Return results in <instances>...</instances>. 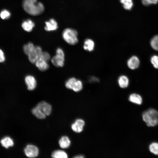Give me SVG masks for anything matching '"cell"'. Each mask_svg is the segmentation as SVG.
Listing matches in <instances>:
<instances>
[{"mask_svg": "<svg viewBox=\"0 0 158 158\" xmlns=\"http://www.w3.org/2000/svg\"><path fill=\"white\" fill-rule=\"evenodd\" d=\"M22 7L26 13L34 16L42 14L44 10L43 4L37 0H23Z\"/></svg>", "mask_w": 158, "mask_h": 158, "instance_id": "obj_1", "label": "cell"}, {"mask_svg": "<svg viewBox=\"0 0 158 158\" xmlns=\"http://www.w3.org/2000/svg\"><path fill=\"white\" fill-rule=\"evenodd\" d=\"M142 118L147 126H155L158 124V111L154 109H149L143 113Z\"/></svg>", "mask_w": 158, "mask_h": 158, "instance_id": "obj_2", "label": "cell"}, {"mask_svg": "<svg viewBox=\"0 0 158 158\" xmlns=\"http://www.w3.org/2000/svg\"><path fill=\"white\" fill-rule=\"evenodd\" d=\"M62 36L66 43L71 45H74L78 42V33L75 30L67 28L63 31Z\"/></svg>", "mask_w": 158, "mask_h": 158, "instance_id": "obj_3", "label": "cell"}, {"mask_svg": "<svg viewBox=\"0 0 158 158\" xmlns=\"http://www.w3.org/2000/svg\"><path fill=\"white\" fill-rule=\"evenodd\" d=\"M65 85L67 88L76 92L81 91L83 86V83L81 80L74 77L68 79L65 82Z\"/></svg>", "mask_w": 158, "mask_h": 158, "instance_id": "obj_4", "label": "cell"}, {"mask_svg": "<svg viewBox=\"0 0 158 158\" xmlns=\"http://www.w3.org/2000/svg\"><path fill=\"white\" fill-rule=\"evenodd\" d=\"M56 55L51 59V61L55 66L63 67L64 63L65 54L63 50L61 48H57L56 51Z\"/></svg>", "mask_w": 158, "mask_h": 158, "instance_id": "obj_5", "label": "cell"}, {"mask_svg": "<svg viewBox=\"0 0 158 158\" xmlns=\"http://www.w3.org/2000/svg\"><path fill=\"white\" fill-rule=\"evenodd\" d=\"M42 52V49L40 47L35 46L33 50L28 55L29 61L32 63H35L40 57Z\"/></svg>", "mask_w": 158, "mask_h": 158, "instance_id": "obj_6", "label": "cell"}, {"mask_svg": "<svg viewBox=\"0 0 158 158\" xmlns=\"http://www.w3.org/2000/svg\"><path fill=\"white\" fill-rule=\"evenodd\" d=\"M26 156L30 158L37 157L39 154V150L35 146L32 145H27L24 149Z\"/></svg>", "mask_w": 158, "mask_h": 158, "instance_id": "obj_7", "label": "cell"}, {"mask_svg": "<svg viewBox=\"0 0 158 158\" xmlns=\"http://www.w3.org/2000/svg\"><path fill=\"white\" fill-rule=\"evenodd\" d=\"M25 81L27 89L29 90H33L36 88L37 81L34 76L31 75H27L25 77Z\"/></svg>", "mask_w": 158, "mask_h": 158, "instance_id": "obj_8", "label": "cell"}, {"mask_svg": "<svg viewBox=\"0 0 158 158\" xmlns=\"http://www.w3.org/2000/svg\"><path fill=\"white\" fill-rule=\"evenodd\" d=\"M139 64V60L138 58L135 56H133L130 57L127 62L128 67L131 70H134L138 68Z\"/></svg>", "mask_w": 158, "mask_h": 158, "instance_id": "obj_9", "label": "cell"}, {"mask_svg": "<svg viewBox=\"0 0 158 158\" xmlns=\"http://www.w3.org/2000/svg\"><path fill=\"white\" fill-rule=\"evenodd\" d=\"M46 115L50 114L51 111V107L48 103L45 101H42L39 103L37 105Z\"/></svg>", "mask_w": 158, "mask_h": 158, "instance_id": "obj_10", "label": "cell"}, {"mask_svg": "<svg viewBox=\"0 0 158 158\" xmlns=\"http://www.w3.org/2000/svg\"><path fill=\"white\" fill-rule=\"evenodd\" d=\"M45 30L47 31H51L56 30L58 28V23L56 20L53 19H50L49 21L45 22Z\"/></svg>", "mask_w": 158, "mask_h": 158, "instance_id": "obj_11", "label": "cell"}, {"mask_svg": "<svg viewBox=\"0 0 158 158\" xmlns=\"http://www.w3.org/2000/svg\"><path fill=\"white\" fill-rule=\"evenodd\" d=\"M35 64L38 69L42 71H46L49 67L48 62L40 58H39Z\"/></svg>", "mask_w": 158, "mask_h": 158, "instance_id": "obj_12", "label": "cell"}, {"mask_svg": "<svg viewBox=\"0 0 158 158\" xmlns=\"http://www.w3.org/2000/svg\"><path fill=\"white\" fill-rule=\"evenodd\" d=\"M129 79L128 77L124 75L119 76L117 80V83L120 88H125L127 87L129 84Z\"/></svg>", "mask_w": 158, "mask_h": 158, "instance_id": "obj_13", "label": "cell"}, {"mask_svg": "<svg viewBox=\"0 0 158 158\" xmlns=\"http://www.w3.org/2000/svg\"><path fill=\"white\" fill-rule=\"evenodd\" d=\"M21 25L25 31L29 32L32 30L35 26V24L32 20L28 19L22 23Z\"/></svg>", "mask_w": 158, "mask_h": 158, "instance_id": "obj_14", "label": "cell"}, {"mask_svg": "<svg viewBox=\"0 0 158 158\" xmlns=\"http://www.w3.org/2000/svg\"><path fill=\"white\" fill-rule=\"evenodd\" d=\"M95 46V43L92 40L87 39L84 41L83 47L85 50L91 52L94 50Z\"/></svg>", "mask_w": 158, "mask_h": 158, "instance_id": "obj_15", "label": "cell"}, {"mask_svg": "<svg viewBox=\"0 0 158 158\" xmlns=\"http://www.w3.org/2000/svg\"><path fill=\"white\" fill-rule=\"evenodd\" d=\"M59 145L63 149L68 148L71 144V141L67 136L62 137L59 141Z\"/></svg>", "mask_w": 158, "mask_h": 158, "instance_id": "obj_16", "label": "cell"}, {"mask_svg": "<svg viewBox=\"0 0 158 158\" xmlns=\"http://www.w3.org/2000/svg\"><path fill=\"white\" fill-rule=\"evenodd\" d=\"M129 101L134 104L140 105L142 103V99L139 94L133 93L130 95L129 97Z\"/></svg>", "mask_w": 158, "mask_h": 158, "instance_id": "obj_17", "label": "cell"}, {"mask_svg": "<svg viewBox=\"0 0 158 158\" xmlns=\"http://www.w3.org/2000/svg\"><path fill=\"white\" fill-rule=\"evenodd\" d=\"M32 112L36 117L39 119H43L46 117V115L37 106L32 109Z\"/></svg>", "mask_w": 158, "mask_h": 158, "instance_id": "obj_18", "label": "cell"}, {"mask_svg": "<svg viewBox=\"0 0 158 158\" xmlns=\"http://www.w3.org/2000/svg\"><path fill=\"white\" fill-rule=\"evenodd\" d=\"M53 158H67L68 155L64 151L61 150H57L53 152L51 154Z\"/></svg>", "mask_w": 158, "mask_h": 158, "instance_id": "obj_19", "label": "cell"}, {"mask_svg": "<svg viewBox=\"0 0 158 158\" xmlns=\"http://www.w3.org/2000/svg\"><path fill=\"white\" fill-rule=\"evenodd\" d=\"M1 142L3 146L6 148L12 147L14 145L13 140L11 138L8 137L2 139Z\"/></svg>", "mask_w": 158, "mask_h": 158, "instance_id": "obj_20", "label": "cell"}, {"mask_svg": "<svg viewBox=\"0 0 158 158\" xmlns=\"http://www.w3.org/2000/svg\"><path fill=\"white\" fill-rule=\"evenodd\" d=\"M35 46L32 42H29L25 44L23 47L24 53L27 56L35 49Z\"/></svg>", "mask_w": 158, "mask_h": 158, "instance_id": "obj_21", "label": "cell"}, {"mask_svg": "<svg viewBox=\"0 0 158 158\" xmlns=\"http://www.w3.org/2000/svg\"><path fill=\"white\" fill-rule=\"evenodd\" d=\"M120 1L125 9L130 10L132 8L133 6L132 0H120Z\"/></svg>", "mask_w": 158, "mask_h": 158, "instance_id": "obj_22", "label": "cell"}, {"mask_svg": "<svg viewBox=\"0 0 158 158\" xmlns=\"http://www.w3.org/2000/svg\"><path fill=\"white\" fill-rule=\"evenodd\" d=\"M149 149L150 151L156 155H158V143L153 142L150 145Z\"/></svg>", "mask_w": 158, "mask_h": 158, "instance_id": "obj_23", "label": "cell"}, {"mask_svg": "<svg viewBox=\"0 0 158 158\" xmlns=\"http://www.w3.org/2000/svg\"><path fill=\"white\" fill-rule=\"evenodd\" d=\"M150 44L154 50L158 51V35L154 36L151 40Z\"/></svg>", "mask_w": 158, "mask_h": 158, "instance_id": "obj_24", "label": "cell"}, {"mask_svg": "<svg viewBox=\"0 0 158 158\" xmlns=\"http://www.w3.org/2000/svg\"><path fill=\"white\" fill-rule=\"evenodd\" d=\"M72 129L76 133H79L81 132L83 130V128L75 122L71 126Z\"/></svg>", "mask_w": 158, "mask_h": 158, "instance_id": "obj_25", "label": "cell"}, {"mask_svg": "<svg viewBox=\"0 0 158 158\" xmlns=\"http://www.w3.org/2000/svg\"><path fill=\"white\" fill-rule=\"evenodd\" d=\"M10 12L6 10H3L0 13V17L3 19H8L10 18Z\"/></svg>", "mask_w": 158, "mask_h": 158, "instance_id": "obj_26", "label": "cell"}, {"mask_svg": "<svg viewBox=\"0 0 158 158\" xmlns=\"http://www.w3.org/2000/svg\"><path fill=\"white\" fill-rule=\"evenodd\" d=\"M151 62L154 67L158 69V56H153L151 59Z\"/></svg>", "mask_w": 158, "mask_h": 158, "instance_id": "obj_27", "label": "cell"}, {"mask_svg": "<svg viewBox=\"0 0 158 158\" xmlns=\"http://www.w3.org/2000/svg\"><path fill=\"white\" fill-rule=\"evenodd\" d=\"M142 2L145 6H148L152 4H156L158 2V0H142Z\"/></svg>", "mask_w": 158, "mask_h": 158, "instance_id": "obj_28", "label": "cell"}, {"mask_svg": "<svg viewBox=\"0 0 158 158\" xmlns=\"http://www.w3.org/2000/svg\"><path fill=\"white\" fill-rule=\"evenodd\" d=\"M40 58L48 62L50 59L51 56L50 54L48 52L42 51Z\"/></svg>", "mask_w": 158, "mask_h": 158, "instance_id": "obj_29", "label": "cell"}, {"mask_svg": "<svg viewBox=\"0 0 158 158\" xmlns=\"http://www.w3.org/2000/svg\"><path fill=\"white\" fill-rule=\"evenodd\" d=\"M75 123L83 127H84L85 124L84 121L83 120L80 119H77Z\"/></svg>", "mask_w": 158, "mask_h": 158, "instance_id": "obj_30", "label": "cell"}, {"mask_svg": "<svg viewBox=\"0 0 158 158\" xmlns=\"http://www.w3.org/2000/svg\"><path fill=\"white\" fill-rule=\"evenodd\" d=\"M5 57L3 51L0 49V62H2L4 61Z\"/></svg>", "mask_w": 158, "mask_h": 158, "instance_id": "obj_31", "label": "cell"}, {"mask_svg": "<svg viewBox=\"0 0 158 158\" xmlns=\"http://www.w3.org/2000/svg\"><path fill=\"white\" fill-rule=\"evenodd\" d=\"M85 157L84 155H76L75 157H74V158H84Z\"/></svg>", "mask_w": 158, "mask_h": 158, "instance_id": "obj_32", "label": "cell"}]
</instances>
